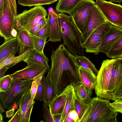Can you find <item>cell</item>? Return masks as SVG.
<instances>
[{
  "instance_id": "17",
  "label": "cell",
  "mask_w": 122,
  "mask_h": 122,
  "mask_svg": "<svg viewBox=\"0 0 122 122\" xmlns=\"http://www.w3.org/2000/svg\"><path fill=\"white\" fill-rule=\"evenodd\" d=\"M70 85L53 99L49 107L52 114L62 113L65 105Z\"/></svg>"
},
{
  "instance_id": "7",
  "label": "cell",
  "mask_w": 122,
  "mask_h": 122,
  "mask_svg": "<svg viewBox=\"0 0 122 122\" xmlns=\"http://www.w3.org/2000/svg\"><path fill=\"white\" fill-rule=\"evenodd\" d=\"M96 4L107 21L112 25L122 28V6L104 0H96Z\"/></svg>"
},
{
  "instance_id": "54",
  "label": "cell",
  "mask_w": 122,
  "mask_h": 122,
  "mask_svg": "<svg viewBox=\"0 0 122 122\" xmlns=\"http://www.w3.org/2000/svg\"><path fill=\"white\" fill-rule=\"evenodd\" d=\"M60 0H58V1H59Z\"/></svg>"
},
{
  "instance_id": "4",
  "label": "cell",
  "mask_w": 122,
  "mask_h": 122,
  "mask_svg": "<svg viewBox=\"0 0 122 122\" xmlns=\"http://www.w3.org/2000/svg\"><path fill=\"white\" fill-rule=\"evenodd\" d=\"M33 80L12 78L10 87L6 92H0V102L5 110L20 106L24 96L31 89Z\"/></svg>"
},
{
  "instance_id": "33",
  "label": "cell",
  "mask_w": 122,
  "mask_h": 122,
  "mask_svg": "<svg viewBox=\"0 0 122 122\" xmlns=\"http://www.w3.org/2000/svg\"><path fill=\"white\" fill-rule=\"evenodd\" d=\"M43 75L41 81L38 86L35 99L41 101H43L45 94V82L46 77Z\"/></svg>"
},
{
  "instance_id": "47",
  "label": "cell",
  "mask_w": 122,
  "mask_h": 122,
  "mask_svg": "<svg viewBox=\"0 0 122 122\" xmlns=\"http://www.w3.org/2000/svg\"><path fill=\"white\" fill-rule=\"evenodd\" d=\"M8 68H9L5 67L0 69V78L3 76L4 74Z\"/></svg>"
},
{
  "instance_id": "49",
  "label": "cell",
  "mask_w": 122,
  "mask_h": 122,
  "mask_svg": "<svg viewBox=\"0 0 122 122\" xmlns=\"http://www.w3.org/2000/svg\"><path fill=\"white\" fill-rule=\"evenodd\" d=\"M17 34V30L15 28L12 30L11 32V35L13 37H16Z\"/></svg>"
},
{
  "instance_id": "3",
  "label": "cell",
  "mask_w": 122,
  "mask_h": 122,
  "mask_svg": "<svg viewBox=\"0 0 122 122\" xmlns=\"http://www.w3.org/2000/svg\"><path fill=\"white\" fill-rule=\"evenodd\" d=\"M109 100L93 97L80 122H107L116 113Z\"/></svg>"
},
{
  "instance_id": "18",
  "label": "cell",
  "mask_w": 122,
  "mask_h": 122,
  "mask_svg": "<svg viewBox=\"0 0 122 122\" xmlns=\"http://www.w3.org/2000/svg\"><path fill=\"white\" fill-rule=\"evenodd\" d=\"M19 43L16 37L5 40L0 46V61L20 50Z\"/></svg>"
},
{
  "instance_id": "36",
  "label": "cell",
  "mask_w": 122,
  "mask_h": 122,
  "mask_svg": "<svg viewBox=\"0 0 122 122\" xmlns=\"http://www.w3.org/2000/svg\"><path fill=\"white\" fill-rule=\"evenodd\" d=\"M110 104L116 112L122 113V98L117 99Z\"/></svg>"
},
{
  "instance_id": "30",
  "label": "cell",
  "mask_w": 122,
  "mask_h": 122,
  "mask_svg": "<svg viewBox=\"0 0 122 122\" xmlns=\"http://www.w3.org/2000/svg\"><path fill=\"white\" fill-rule=\"evenodd\" d=\"M74 105L75 110L78 115V122H80L88 107V104L83 102L78 97L75 93L74 96Z\"/></svg>"
},
{
  "instance_id": "8",
  "label": "cell",
  "mask_w": 122,
  "mask_h": 122,
  "mask_svg": "<svg viewBox=\"0 0 122 122\" xmlns=\"http://www.w3.org/2000/svg\"><path fill=\"white\" fill-rule=\"evenodd\" d=\"M96 4L94 0H82L75 8L71 16L82 34L84 32L92 9Z\"/></svg>"
},
{
  "instance_id": "32",
  "label": "cell",
  "mask_w": 122,
  "mask_h": 122,
  "mask_svg": "<svg viewBox=\"0 0 122 122\" xmlns=\"http://www.w3.org/2000/svg\"><path fill=\"white\" fill-rule=\"evenodd\" d=\"M31 36L33 40L34 49L40 52H44L43 50L46 42V40L35 35Z\"/></svg>"
},
{
  "instance_id": "5",
  "label": "cell",
  "mask_w": 122,
  "mask_h": 122,
  "mask_svg": "<svg viewBox=\"0 0 122 122\" xmlns=\"http://www.w3.org/2000/svg\"><path fill=\"white\" fill-rule=\"evenodd\" d=\"M115 58L103 61L97 76V85L95 89L97 97L108 100H113L108 92L113 65Z\"/></svg>"
},
{
  "instance_id": "34",
  "label": "cell",
  "mask_w": 122,
  "mask_h": 122,
  "mask_svg": "<svg viewBox=\"0 0 122 122\" xmlns=\"http://www.w3.org/2000/svg\"><path fill=\"white\" fill-rule=\"evenodd\" d=\"M50 29L48 22L41 28L34 35L42 38L46 40L49 37Z\"/></svg>"
},
{
  "instance_id": "51",
  "label": "cell",
  "mask_w": 122,
  "mask_h": 122,
  "mask_svg": "<svg viewBox=\"0 0 122 122\" xmlns=\"http://www.w3.org/2000/svg\"><path fill=\"white\" fill-rule=\"evenodd\" d=\"M5 111V109L0 102V115H2V113Z\"/></svg>"
},
{
  "instance_id": "15",
  "label": "cell",
  "mask_w": 122,
  "mask_h": 122,
  "mask_svg": "<svg viewBox=\"0 0 122 122\" xmlns=\"http://www.w3.org/2000/svg\"><path fill=\"white\" fill-rule=\"evenodd\" d=\"M115 59L108 91L110 95L112 97V93L113 92L122 86V59Z\"/></svg>"
},
{
  "instance_id": "27",
  "label": "cell",
  "mask_w": 122,
  "mask_h": 122,
  "mask_svg": "<svg viewBox=\"0 0 122 122\" xmlns=\"http://www.w3.org/2000/svg\"><path fill=\"white\" fill-rule=\"evenodd\" d=\"M58 95L56 93L50 80L49 75L46 77L45 94L43 101L48 106Z\"/></svg>"
},
{
  "instance_id": "12",
  "label": "cell",
  "mask_w": 122,
  "mask_h": 122,
  "mask_svg": "<svg viewBox=\"0 0 122 122\" xmlns=\"http://www.w3.org/2000/svg\"><path fill=\"white\" fill-rule=\"evenodd\" d=\"M47 70L43 66L36 63L28 65L24 68L10 75L14 79H30L33 80L37 76Z\"/></svg>"
},
{
  "instance_id": "9",
  "label": "cell",
  "mask_w": 122,
  "mask_h": 122,
  "mask_svg": "<svg viewBox=\"0 0 122 122\" xmlns=\"http://www.w3.org/2000/svg\"><path fill=\"white\" fill-rule=\"evenodd\" d=\"M112 25L106 21L97 28L82 46L87 52L98 54V49L106 34Z\"/></svg>"
},
{
  "instance_id": "45",
  "label": "cell",
  "mask_w": 122,
  "mask_h": 122,
  "mask_svg": "<svg viewBox=\"0 0 122 122\" xmlns=\"http://www.w3.org/2000/svg\"><path fill=\"white\" fill-rule=\"evenodd\" d=\"M15 109L12 108L6 112V117L10 118L14 114Z\"/></svg>"
},
{
  "instance_id": "16",
  "label": "cell",
  "mask_w": 122,
  "mask_h": 122,
  "mask_svg": "<svg viewBox=\"0 0 122 122\" xmlns=\"http://www.w3.org/2000/svg\"><path fill=\"white\" fill-rule=\"evenodd\" d=\"M35 101L32 100L30 89L24 96L19 107L20 108L21 118L20 122H29L30 117Z\"/></svg>"
},
{
  "instance_id": "6",
  "label": "cell",
  "mask_w": 122,
  "mask_h": 122,
  "mask_svg": "<svg viewBox=\"0 0 122 122\" xmlns=\"http://www.w3.org/2000/svg\"><path fill=\"white\" fill-rule=\"evenodd\" d=\"M48 15L46 10L42 5L35 6L28 10H25L15 17V28L28 31L43 17Z\"/></svg>"
},
{
  "instance_id": "25",
  "label": "cell",
  "mask_w": 122,
  "mask_h": 122,
  "mask_svg": "<svg viewBox=\"0 0 122 122\" xmlns=\"http://www.w3.org/2000/svg\"><path fill=\"white\" fill-rule=\"evenodd\" d=\"M75 60L78 68H82L97 76L99 71L88 58L84 56L77 55L75 56Z\"/></svg>"
},
{
  "instance_id": "19",
  "label": "cell",
  "mask_w": 122,
  "mask_h": 122,
  "mask_svg": "<svg viewBox=\"0 0 122 122\" xmlns=\"http://www.w3.org/2000/svg\"><path fill=\"white\" fill-rule=\"evenodd\" d=\"M16 36L19 43V55L24 53L28 49H34V44L31 36L26 30L20 29L17 30Z\"/></svg>"
},
{
  "instance_id": "40",
  "label": "cell",
  "mask_w": 122,
  "mask_h": 122,
  "mask_svg": "<svg viewBox=\"0 0 122 122\" xmlns=\"http://www.w3.org/2000/svg\"><path fill=\"white\" fill-rule=\"evenodd\" d=\"M10 6L14 15L15 17L17 15V7L15 0H9Z\"/></svg>"
},
{
  "instance_id": "28",
  "label": "cell",
  "mask_w": 122,
  "mask_h": 122,
  "mask_svg": "<svg viewBox=\"0 0 122 122\" xmlns=\"http://www.w3.org/2000/svg\"><path fill=\"white\" fill-rule=\"evenodd\" d=\"M122 53V36L112 46L107 54L110 58H115L119 57Z\"/></svg>"
},
{
  "instance_id": "53",
  "label": "cell",
  "mask_w": 122,
  "mask_h": 122,
  "mask_svg": "<svg viewBox=\"0 0 122 122\" xmlns=\"http://www.w3.org/2000/svg\"><path fill=\"white\" fill-rule=\"evenodd\" d=\"M117 58L118 59H122V53L119 57Z\"/></svg>"
},
{
  "instance_id": "26",
  "label": "cell",
  "mask_w": 122,
  "mask_h": 122,
  "mask_svg": "<svg viewBox=\"0 0 122 122\" xmlns=\"http://www.w3.org/2000/svg\"><path fill=\"white\" fill-rule=\"evenodd\" d=\"M75 93L72 85L71 84L68 93L65 107L62 113L61 122H65L68 114L70 111L75 110L74 105V96Z\"/></svg>"
},
{
  "instance_id": "11",
  "label": "cell",
  "mask_w": 122,
  "mask_h": 122,
  "mask_svg": "<svg viewBox=\"0 0 122 122\" xmlns=\"http://www.w3.org/2000/svg\"><path fill=\"white\" fill-rule=\"evenodd\" d=\"M107 20L97 5L93 6L84 32L82 35V43H84L91 34Z\"/></svg>"
},
{
  "instance_id": "50",
  "label": "cell",
  "mask_w": 122,
  "mask_h": 122,
  "mask_svg": "<svg viewBox=\"0 0 122 122\" xmlns=\"http://www.w3.org/2000/svg\"><path fill=\"white\" fill-rule=\"evenodd\" d=\"M65 122H74V121L72 118L69 116L67 115L66 118Z\"/></svg>"
},
{
  "instance_id": "24",
  "label": "cell",
  "mask_w": 122,
  "mask_h": 122,
  "mask_svg": "<svg viewBox=\"0 0 122 122\" xmlns=\"http://www.w3.org/2000/svg\"><path fill=\"white\" fill-rule=\"evenodd\" d=\"M30 50L29 48L27 49L24 53L17 56H15V53L12 54L0 61V69L5 67L8 68L12 65L10 68L20 62L23 61L27 57Z\"/></svg>"
},
{
  "instance_id": "38",
  "label": "cell",
  "mask_w": 122,
  "mask_h": 122,
  "mask_svg": "<svg viewBox=\"0 0 122 122\" xmlns=\"http://www.w3.org/2000/svg\"><path fill=\"white\" fill-rule=\"evenodd\" d=\"M21 118L20 108H19L14 115L8 121V122H20Z\"/></svg>"
},
{
  "instance_id": "42",
  "label": "cell",
  "mask_w": 122,
  "mask_h": 122,
  "mask_svg": "<svg viewBox=\"0 0 122 122\" xmlns=\"http://www.w3.org/2000/svg\"><path fill=\"white\" fill-rule=\"evenodd\" d=\"M41 29L37 24L35 25L28 31L31 36L34 35L35 34Z\"/></svg>"
},
{
  "instance_id": "29",
  "label": "cell",
  "mask_w": 122,
  "mask_h": 122,
  "mask_svg": "<svg viewBox=\"0 0 122 122\" xmlns=\"http://www.w3.org/2000/svg\"><path fill=\"white\" fill-rule=\"evenodd\" d=\"M58 0H18L17 3L23 6L31 7L53 3Z\"/></svg>"
},
{
  "instance_id": "31",
  "label": "cell",
  "mask_w": 122,
  "mask_h": 122,
  "mask_svg": "<svg viewBox=\"0 0 122 122\" xmlns=\"http://www.w3.org/2000/svg\"><path fill=\"white\" fill-rule=\"evenodd\" d=\"M12 81V78L10 75L3 76L0 78V92H5L10 88Z\"/></svg>"
},
{
  "instance_id": "43",
  "label": "cell",
  "mask_w": 122,
  "mask_h": 122,
  "mask_svg": "<svg viewBox=\"0 0 122 122\" xmlns=\"http://www.w3.org/2000/svg\"><path fill=\"white\" fill-rule=\"evenodd\" d=\"M48 22V20L46 17H43L38 21L37 24L41 28L45 26Z\"/></svg>"
},
{
  "instance_id": "22",
  "label": "cell",
  "mask_w": 122,
  "mask_h": 122,
  "mask_svg": "<svg viewBox=\"0 0 122 122\" xmlns=\"http://www.w3.org/2000/svg\"><path fill=\"white\" fill-rule=\"evenodd\" d=\"M75 94L83 102L88 104L91 101L92 93V90L86 87L81 81L72 85Z\"/></svg>"
},
{
  "instance_id": "35",
  "label": "cell",
  "mask_w": 122,
  "mask_h": 122,
  "mask_svg": "<svg viewBox=\"0 0 122 122\" xmlns=\"http://www.w3.org/2000/svg\"><path fill=\"white\" fill-rule=\"evenodd\" d=\"M47 105L44 102L43 105V117L45 121L46 122H54L50 108H48Z\"/></svg>"
},
{
  "instance_id": "13",
  "label": "cell",
  "mask_w": 122,
  "mask_h": 122,
  "mask_svg": "<svg viewBox=\"0 0 122 122\" xmlns=\"http://www.w3.org/2000/svg\"><path fill=\"white\" fill-rule=\"evenodd\" d=\"M122 36V29L112 25L98 49V52L106 54L112 45Z\"/></svg>"
},
{
  "instance_id": "21",
  "label": "cell",
  "mask_w": 122,
  "mask_h": 122,
  "mask_svg": "<svg viewBox=\"0 0 122 122\" xmlns=\"http://www.w3.org/2000/svg\"><path fill=\"white\" fill-rule=\"evenodd\" d=\"M78 70L81 81L88 89L95 90L97 85V76L82 68L78 67Z\"/></svg>"
},
{
  "instance_id": "37",
  "label": "cell",
  "mask_w": 122,
  "mask_h": 122,
  "mask_svg": "<svg viewBox=\"0 0 122 122\" xmlns=\"http://www.w3.org/2000/svg\"><path fill=\"white\" fill-rule=\"evenodd\" d=\"M39 84H38L35 81H32L31 89L30 92L32 100L34 101L36 94Z\"/></svg>"
},
{
  "instance_id": "2",
  "label": "cell",
  "mask_w": 122,
  "mask_h": 122,
  "mask_svg": "<svg viewBox=\"0 0 122 122\" xmlns=\"http://www.w3.org/2000/svg\"><path fill=\"white\" fill-rule=\"evenodd\" d=\"M58 14L61 33L63 44L75 56H84L81 41L82 34L72 16L63 13H60Z\"/></svg>"
},
{
  "instance_id": "10",
  "label": "cell",
  "mask_w": 122,
  "mask_h": 122,
  "mask_svg": "<svg viewBox=\"0 0 122 122\" xmlns=\"http://www.w3.org/2000/svg\"><path fill=\"white\" fill-rule=\"evenodd\" d=\"M16 24L15 17L12 13L9 0H7L5 7L0 12V35L5 40L13 37L11 32L15 28Z\"/></svg>"
},
{
  "instance_id": "52",
  "label": "cell",
  "mask_w": 122,
  "mask_h": 122,
  "mask_svg": "<svg viewBox=\"0 0 122 122\" xmlns=\"http://www.w3.org/2000/svg\"><path fill=\"white\" fill-rule=\"evenodd\" d=\"M110 1L114 2L121 3L122 2V0H110Z\"/></svg>"
},
{
  "instance_id": "14",
  "label": "cell",
  "mask_w": 122,
  "mask_h": 122,
  "mask_svg": "<svg viewBox=\"0 0 122 122\" xmlns=\"http://www.w3.org/2000/svg\"><path fill=\"white\" fill-rule=\"evenodd\" d=\"M59 15L55 12L52 8H49L47 18L50 29L48 41L55 43L60 42L62 40L59 21Z\"/></svg>"
},
{
  "instance_id": "20",
  "label": "cell",
  "mask_w": 122,
  "mask_h": 122,
  "mask_svg": "<svg viewBox=\"0 0 122 122\" xmlns=\"http://www.w3.org/2000/svg\"><path fill=\"white\" fill-rule=\"evenodd\" d=\"M23 61L28 65L38 64L45 67L47 70L50 69L48 64L49 60L44 53L40 52L34 49H30L27 57Z\"/></svg>"
},
{
  "instance_id": "41",
  "label": "cell",
  "mask_w": 122,
  "mask_h": 122,
  "mask_svg": "<svg viewBox=\"0 0 122 122\" xmlns=\"http://www.w3.org/2000/svg\"><path fill=\"white\" fill-rule=\"evenodd\" d=\"M67 115L69 116L73 119L74 122H78V115L77 112L75 110H73L70 111Z\"/></svg>"
},
{
  "instance_id": "1",
  "label": "cell",
  "mask_w": 122,
  "mask_h": 122,
  "mask_svg": "<svg viewBox=\"0 0 122 122\" xmlns=\"http://www.w3.org/2000/svg\"><path fill=\"white\" fill-rule=\"evenodd\" d=\"M51 68L48 70L50 81L57 95L68 85L81 81L75 56L61 44L51 50Z\"/></svg>"
},
{
  "instance_id": "44",
  "label": "cell",
  "mask_w": 122,
  "mask_h": 122,
  "mask_svg": "<svg viewBox=\"0 0 122 122\" xmlns=\"http://www.w3.org/2000/svg\"><path fill=\"white\" fill-rule=\"evenodd\" d=\"M54 122H61L62 114H52Z\"/></svg>"
},
{
  "instance_id": "46",
  "label": "cell",
  "mask_w": 122,
  "mask_h": 122,
  "mask_svg": "<svg viewBox=\"0 0 122 122\" xmlns=\"http://www.w3.org/2000/svg\"><path fill=\"white\" fill-rule=\"evenodd\" d=\"M7 0H0V12L2 11L5 7Z\"/></svg>"
},
{
  "instance_id": "48",
  "label": "cell",
  "mask_w": 122,
  "mask_h": 122,
  "mask_svg": "<svg viewBox=\"0 0 122 122\" xmlns=\"http://www.w3.org/2000/svg\"><path fill=\"white\" fill-rule=\"evenodd\" d=\"M118 113L117 112H116L115 114L107 122H117L116 116Z\"/></svg>"
},
{
  "instance_id": "39",
  "label": "cell",
  "mask_w": 122,
  "mask_h": 122,
  "mask_svg": "<svg viewBox=\"0 0 122 122\" xmlns=\"http://www.w3.org/2000/svg\"><path fill=\"white\" fill-rule=\"evenodd\" d=\"M112 94L114 101L117 99L122 98V86L115 90Z\"/></svg>"
},
{
  "instance_id": "23",
  "label": "cell",
  "mask_w": 122,
  "mask_h": 122,
  "mask_svg": "<svg viewBox=\"0 0 122 122\" xmlns=\"http://www.w3.org/2000/svg\"><path fill=\"white\" fill-rule=\"evenodd\" d=\"M82 0H60L56 6L58 12L66 13L71 16L75 8Z\"/></svg>"
}]
</instances>
